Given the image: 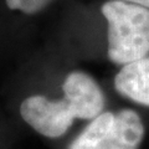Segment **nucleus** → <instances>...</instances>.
<instances>
[{
    "instance_id": "obj_1",
    "label": "nucleus",
    "mask_w": 149,
    "mask_h": 149,
    "mask_svg": "<svg viewBox=\"0 0 149 149\" xmlns=\"http://www.w3.org/2000/svg\"><path fill=\"white\" fill-rule=\"evenodd\" d=\"M62 90L63 97L60 101H50L36 95L25 98L20 106L21 118L46 138L62 137L71 128L74 119L92 120L104 109L103 91L85 72L68 73Z\"/></svg>"
},
{
    "instance_id": "obj_2",
    "label": "nucleus",
    "mask_w": 149,
    "mask_h": 149,
    "mask_svg": "<svg viewBox=\"0 0 149 149\" xmlns=\"http://www.w3.org/2000/svg\"><path fill=\"white\" fill-rule=\"evenodd\" d=\"M107 20V55L116 65L130 63L149 54V9L124 0H109L101 8Z\"/></svg>"
},
{
    "instance_id": "obj_3",
    "label": "nucleus",
    "mask_w": 149,
    "mask_h": 149,
    "mask_svg": "<svg viewBox=\"0 0 149 149\" xmlns=\"http://www.w3.org/2000/svg\"><path fill=\"white\" fill-rule=\"evenodd\" d=\"M144 124L133 109L102 112L70 144L68 149H139Z\"/></svg>"
},
{
    "instance_id": "obj_4",
    "label": "nucleus",
    "mask_w": 149,
    "mask_h": 149,
    "mask_svg": "<svg viewBox=\"0 0 149 149\" xmlns=\"http://www.w3.org/2000/svg\"><path fill=\"white\" fill-rule=\"evenodd\" d=\"M114 88L119 95L149 107V57L127 63L114 77Z\"/></svg>"
},
{
    "instance_id": "obj_5",
    "label": "nucleus",
    "mask_w": 149,
    "mask_h": 149,
    "mask_svg": "<svg viewBox=\"0 0 149 149\" xmlns=\"http://www.w3.org/2000/svg\"><path fill=\"white\" fill-rule=\"evenodd\" d=\"M11 10H20L25 14H36L46 8L52 0H5Z\"/></svg>"
},
{
    "instance_id": "obj_6",
    "label": "nucleus",
    "mask_w": 149,
    "mask_h": 149,
    "mask_svg": "<svg viewBox=\"0 0 149 149\" xmlns=\"http://www.w3.org/2000/svg\"><path fill=\"white\" fill-rule=\"evenodd\" d=\"M124 1H129V3H134L138 5H142L144 8L149 9V0H124Z\"/></svg>"
}]
</instances>
